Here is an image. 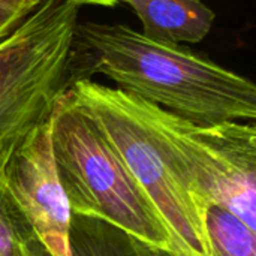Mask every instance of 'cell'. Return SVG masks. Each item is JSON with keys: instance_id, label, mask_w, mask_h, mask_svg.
I'll return each mask as SVG.
<instances>
[{"instance_id": "6da1fadb", "label": "cell", "mask_w": 256, "mask_h": 256, "mask_svg": "<svg viewBox=\"0 0 256 256\" xmlns=\"http://www.w3.org/2000/svg\"><path fill=\"white\" fill-rule=\"evenodd\" d=\"M70 64L75 81L102 74L117 88L196 124L256 118V87L249 78L124 24L78 22Z\"/></svg>"}, {"instance_id": "7a4b0ae2", "label": "cell", "mask_w": 256, "mask_h": 256, "mask_svg": "<svg viewBox=\"0 0 256 256\" xmlns=\"http://www.w3.org/2000/svg\"><path fill=\"white\" fill-rule=\"evenodd\" d=\"M114 146L183 256H212L194 183L147 112L146 102L120 88L78 80L66 92Z\"/></svg>"}, {"instance_id": "3957f363", "label": "cell", "mask_w": 256, "mask_h": 256, "mask_svg": "<svg viewBox=\"0 0 256 256\" xmlns=\"http://www.w3.org/2000/svg\"><path fill=\"white\" fill-rule=\"evenodd\" d=\"M50 140L57 177L72 214L98 218L180 254L162 218L104 130L68 93L60 96L50 116Z\"/></svg>"}, {"instance_id": "277c9868", "label": "cell", "mask_w": 256, "mask_h": 256, "mask_svg": "<svg viewBox=\"0 0 256 256\" xmlns=\"http://www.w3.org/2000/svg\"><path fill=\"white\" fill-rule=\"evenodd\" d=\"M78 14L76 4L42 0L0 39V150L45 123L75 82L70 63Z\"/></svg>"}, {"instance_id": "5b68a950", "label": "cell", "mask_w": 256, "mask_h": 256, "mask_svg": "<svg viewBox=\"0 0 256 256\" xmlns=\"http://www.w3.org/2000/svg\"><path fill=\"white\" fill-rule=\"evenodd\" d=\"M146 108L188 171L202 208L218 204L256 231V128L196 124L147 100Z\"/></svg>"}, {"instance_id": "8992f818", "label": "cell", "mask_w": 256, "mask_h": 256, "mask_svg": "<svg viewBox=\"0 0 256 256\" xmlns=\"http://www.w3.org/2000/svg\"><path fill=\"white\" fill-rule=\"evenodd\" d=\"M4 184L50 256H70V210L60 186L50 140V118L12 150Z\"/></svg>"}, {"instance_id": "52a82bcc", "label": "cell", "mask_w": 256, "mask_h": 256, "mask_svg": "<svg viewBox=\"0 0 256 256\" xmlns=\"http://www.w3.org/2000/svg\"><path fill=\"white\" fill-rule=\"evenodd\" d=\"M152 40L180 45L198 44L212 30L214 12L201 0H126Z\"/></svg>"}, {"instance_id": "ba28073f", "label": "cell", "mask_w": 256, "mask_h": 256, "mask_svg": "<svg viewBox=\"0 0 256 256\" xmlns=\"http://www.w3.org/2000/svg\"><path fill=\"white\" fill-rule=\"evenodd\" d=\"M70 256H182L172 249L144 242L93 216L72 214Z\"/></svg>"}, {"instance_id": "9c48e42d", "label": "cell", "mask_w": 256, "mask_h": 256, "mask_svg": "<svg viewBox=\"0 0 256 256\" xmlns=\"http://www.w3.org/2000/svg\"><path fill=\"white\" fill-rule=\"evenodd\" d=\"M204 228L212 256H256V231L228 208L208 204Z\"/></svg>"}, {"instance_id": "30bf717a", "label": "cell", "mask_w": 256, "mask_h": 256, "mask_svg": "<svg viewBox=\"0 0 256 256\" xmlns=\"http://www.w3.org/2000/svg\"><path fill=\"white\" fill-rule=\"evenodd\" d=\"M15 146L0 150V256H22V246L34 238L28 222L4 184V166Z\"/></svg>"}, {"instance_id": "8fae6325", "label": "cell", "mask_w": 256, "mask_h": 256, "mask_svg": "<svg viewBox=\"0 0 256 256\" xmlns=\"http://www.w3.org/2000/svg\"><path fill=\"white\" fill-rule=\"evenodd\" d=\"M32 12L26 10V9H4V8H0V39L10 34Z\"/></svg>"}, {"instance_id": "7c38bea8", "label": "cell", "mask_w": 256, "mask_h": 256, "mask_svg": "<svg viewBox=\"0 0 256 256\" xmlns=\"http://www.w3.org/2000/svg\"><path fill=\"white\" fill-rule=\"evenodd\" d=\"M42 0H0V8L4 9H26V10H34Z\"/></svg>"}, {"instance_id": "4fadbf2b", "label": "cell", "mask_w": 256, "mask_h": 256, "mask_svg": "<svg viewBox=\"0 0 256 256\" xmlns=\"http://www.w3.org/2000/svg\"><path fill=\"white\" fill-rule=\"evenodd\" d=\"M22 256H50V254L36 238H32L22 246Z\"/></svg>"}, {"instance_id": "5bb4252c", "label": "cell", "mask_w": 256, "mask_h": 256, "mask_svg": "<svg viewBox=\"0 0 256 256\" xmlns=\"http://www.w3.org/2000/svg\"><path fill=\"white\" fill-rule=\"evenodd\" d=\"M58 2H64V3H72L76 6H82V4H96V6H116L120 2H126V0H58Z\"/></svg>"}]
</instances>
